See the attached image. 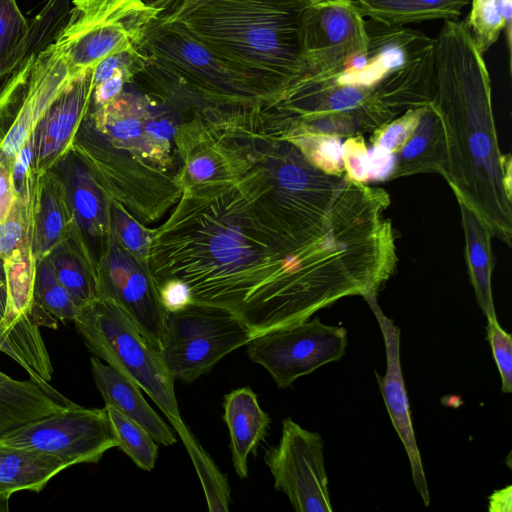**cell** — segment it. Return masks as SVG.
<instances>
[{"label": "cell", "instance_id": "1", "mask_svg": "<svg viewBox=\"0 0 512 512\" xmlns=\"http://www.w3.org/2000/svg\"><path fill=\"white\" fill-rule=\"evenodd\" d=\"M251 157V156H250ZM229 178L182 187L146 258L157 288L177 279L223 306L253 337L304 322L375 283L376 240L347 200L279 187L262 159Z\"/></svg>", "mask_w": 512, "mask_h": 512}, {"label": "cell", "instance_id": "2", "mask_svg": "<svg viewBox=\"0 0 512 512\" xmlns=\"http://www.w3.org/2000/svg\"><path fill=\"white\" fill-rule=\"evenodd\" d=\"M431 106L443 135L441 174L465 204L508 246L512 239L511 157L501 154L491 82L464 22L446 20L435 38Z\"/></svg>", "mask_w": 512, "mask_h": 512}, {"label": "cell", "instance_id": "3", "mask_svg": "<svg viewBox=\"0 0 512 512\" xmlns=\"http://www.w3.org/2000/svg\"><path fill=\"white\" fill-rule=\"evenodd\" d=\"M304 0H184L160 13L242 76L264 103L307 73Z\"/></svg>", "mask_w": 512, "mask_h": 512}, {"label": "cell", "instance_id": "4", "mask_svg": "<svg viewBox=\"0 0 512 512\" xmlns=\"http://www.w3.org/2000/svg\"><path fill=\"white\" fill-rule=\"evenodd\" d=\"M142 50L148 62L140 74L158 85L166 99L188 98L207 106L263 102L242 76L175 22L159 16Z\"/></svg>", "mask_w": 512, "mask_h": 512}, {"label": "cell", "instance_id": "5", "mask_svg": "<svg viewBox=\"0 0 512 512\" xmlns=\"http://www.w3.org/2000/svg\"><path fill=\"white\" fill-rule=\"evenodd\" d=\"M366 23V51L327 77L370 89L396 115L430 104L435 38L404 26Z\"/></svg>", "mask_w": 512, "mask_h": 512}, {"label": "cell", "instance_id": "6", "mask_svg": "<svg viewBox=\"0 0 512 512\" xmlns=\"http://www.w3.org/2000/svg\"><path fill=\"white\" fill-rule=\"evenodd\" d=\"M96 357L135 382L179 435L188 430L175 395L174 380L158 352L127 314L108 298L98 297L78 309L73 321Z\"/></svg>", "mask_w": 512, "mask_h": 512}, {"label": "cell", "instance_id": "7", "mask_svg": "<svg viewBox=\"0 0 512 512\" xmlns=\"http://www.w3.org/2000/svg\"><path fill=\"white\" fill-rule=\"evenodd\" d=\"M159 15L143 0H72L54 42L78 76L111 54L140 49Z\"/></svg>", "mask_w": 512, "mask_h": 512}, {"label": "cell", "instance_id": "8", "mask_svg": "<svg viewBox=\"0 0 512 512\" xmlns=\"http://www.w3.org/2000/svg\"><path fill=\"white\" fill-rule=\"evenodd\" d=\"M76 77L52 41L31 51L5 78L0 86V163L12 168L46 111Z\"/></svg>", "mask_w": 512, "mask_h": 512}, {"label": "cell", "instance_id": "9", "mask_svg": "<svg viewBox=\"0 0 512 512\" xmlns=\"http://www.w3.org/2000/svg\"><path fill=\"white\" fill-rule=\"evenodd\" d=\"M252 338L251 329L231 310L193 301L167 313L160 354L174 381L192 383Z\"/></svg>", "mask_w": 512, "mask_h": 512}, {"label": "cell", "instance_id": "10", "mask_svg": "<svg viewBox=\"0 0 512 512\" xmlns=\"http://www.w3.org/2000/svg\"><path fill=\"white\" fill-rule=\"evenodd\" d=\"M0 445L52 456L70 467L99 462L118 442L105 407L74 403L4 434Z\"/></svg>", "mask_w": 512, "mask_h": 512}, {"label": "cell", "instance_id": "11", "mask_svg": "<svg viewBox=\"0 0 512 512\" xmlns=\"http://www.w3.org/2000/svg\"><path fill=\"white\" fill-rule=\"evenodd\" d=\"M347 344L345 327L325 324L316 317L255 336L246 344V351L250 360L265 368L284 389L298 378L339 361Z\"/></svg>", "mask_w": 512, "mask_h": 512}, {"label": "cell", "instance_id": "12", "mask_svg": "<svg viewBox=\"0 0 512 512\" xmlns=\"http://www.w3.org/2000/svg\"><path fill=\"white\" fill-rule=\"evenodd\" d=\"M264 461L275 489L288 497L295 511H333L319 433L285 418L279 442L265 450Z\"/></svg>", "mask_w": 512, "mask_h": 512}, {"label": "cell", "instance_id": "13", "mask_svg": "<svg viewBox=\"0 0 512 512\" xmlns=\"http://www.w3.org/2000/svg\"><path fill=\"white\" fill-rule=\"evenodd\" d=\"M302 40L303 77L328 76L366 51L367 23L353 0H322L304 9Z\"/></svg>", "mask_w": 512, "mask_h": 512}, {"label": "cell", "instance_id": "14", "mask_svg": "<svg viewBox=\"0 0 512 512\" xmlns=\"http://www.w3.org/2000/svg\"><path fill=\"white\" fill-rule=\"evenodd\" d=\"M98 297L113 301L160 352L167 312L158 288L147 264H140V260L116 240L111 230L99 262Z\"/></svg>", "mask_w": 512, "mask_h": 512}, {"label": "cell", "instance_id": "15", "mask_svg": "<svg viewBox=\"0 0 512 512\" xmlns=\"http://www.w3.org/2000/svg\"><path fill=\"white\" fill-rule=\"evenodd\" d=\"M53 169L65 185L73 216L69 240L98 281L99 262L110 237L108 200L73 151Z\"/></svg>", "mask_w": 512, "mask_h": 512}, {"label": "cell", "instance_id": "16", "mask_svg": "<svg viewBox=\"0 0 512 512\" xmlns=\"http://www.w3.org/2000/svg\"><path fill=\"white\" fill-rule=\"evenodd\" d=\"M376 296L370 295L364 298L378 322L386 351L385 374L380 376L375 372V375L391 422L408 456L416 491L421 496L424 504L428 506L430 504L428 483L412 425L409 401L401 367V330L382 311Z\"/></svg>", "mask_w": 512, "mask_h": 512}, {"label": "cell", "instance_id": "17", "mask_svg": "<svg viewBox=\"0 0 512 512\" xmlns=\"http://www.w3.org/2000/svg\"><path fill=\"white\" fill-rule=\"evenodd\" d=\"M94 84L92 69L77 76L52 103L36 128L33 169L44 174L67 154L88 114Z\"/></svg>", "mask_w": 512, "mask_h": 512}, {"label": "cell", "instance_id": "18", "mask_svg": "<svg viewBox=\"0 0 512 512\" xmlns=\"http://www.w3.org/2000/svg\"><path fill=\"white\" fill-rule=\"evenodd\" d=\"M91 373L105 404L142 426L161 445L170 446L177 438L172 428L154 411L141 393V388L100 358H90Z\"/></svg>", "mask_w": 512, "mask_h": 512}, {"label": "cell", "instance_id": "19", "mask_svg": "<svg viewBox=\"0 0 512 512\" xmlns=\"http://www.w3.org/2000/svg\"><path fill=\"white\" fill-rule=\"evenodd\" d=\"M223 408V420L230 434L233 467L236 474L245 479L248 476V456L267 436L271 419L249 387L226 394Z\"/></svg>", "mask_w": 512, "mask_h": 512}, {"label": "cell", "instance_id": "20", "mask_svg": "<svg viewBox=\"0 0 512 512\" xmlns=\"http://www.w3.org/2000/svg\"><path fill=\"white\" fill-rule=\"evenodd\" d=\"M74 402L32 379L18 380L0 371V437Z\"/></svg>", "mask_w": 512, "mask_h": 512}, {"label": "cell", "instance_id": "21", "mask_svg": "<svg viewBox=\"0 0 512 512\" xmlns=\"http://www.w3.org/2000/svg\"><path fill=\"white\" fill-rule=\"evenodd\" d=\"M72 232L73 216L66 188L59 174L51 169L41 176L35 214L34 252L37 261L70 239Z\"/></svg>", "mask_w": 512, "mask_h": 512}, {"label": "cell", "instance_id": "22", "mask_svg": "<svg viewBox=\"0 0 512 512\" xmlns=\"http://www.w3.org/2000/svg\"><path fill=\"white\" fill-rule=\"evenodd\" d=\"M394 156L392 179L418 173L441 172L444 163L442 128L431 104L423 106L413 133Z\"/></svg>", "mask_w": 512, "mask_h": 512}, {"label": "cell", "instance_id": "23", "mask_svg": "<svg viewBox=\"0 0 512 512\" xmlns=\"http://www.w3.org/2000/svg\"><path fill=\"white\" fill-rule=\"evenodd\" d=\"M69 466L42 453L0 445V497L19 491L40 492Z\"/></svg>", "mask_w": 512, "mask_h": 512}, {"label": "cell", "instance_id": "24", "mask_svg": "<svg viewBox=\"0 0 512 512\" xmlns=\"http://www.w3.org/2000/svg\"><path fill=\"white\" fill-rule=\"evenodd\" d=\"M458 203L465 233V255L476 300L487 319L495 318L497 316L491 289L492 235L472 210Z\"/></svg>", "mask_w": 512, "mask_h": 512}, {"label": "cell", "instance_id": "25", "mask_svg": "<svg viewBox=\"0 0 512 512\" xmlns=\"http://www.w3.org/2000/svg\"><path fill=\"white\" fill-rule=\"evenodd\" d=\"M363 16L388 26L427 20H456L471 0H353Z\"/></svg>", "mask_w": 512, "mask_h": 512}, {"label": "cell", "instance_id": "26", "mask_svg": "<svg viewBox=\"0 0 512 512\" xmlns=\"http://www.w3.org/2000/svg\"><path fill=\"white\" fill-rule=\"evenodd\" d=\"M49 43L39 28L26 20L16 0H0V79L12 73L31 51Z\"/></svg>", "mask_w": 512, "mask_h": 512}, {"label": "cell", "instance_id": "27", "mask_svg": "<svg viewBox=\"0 0 512 512\" xmlns=\"http://www.w3.org/2000/svg\"><path fill=\"white\" fill-rule=\"evenodd\" d=\"M0 353L20 365L30 379L47 389H55L50 384L52 363L38 324L15 330H6L0 326Z\"/></svg>", "mask_w": 512, "mask_h": 512}, {"label": "cell", "instance_id": "28", "mask_svg": "<svg viewBox=\"0 0 512 512\" xmlns=\"http://www.w3.org/2000/svg\"><path fill=\"white\" fill-rule=\"evenodd\" d=\"M472 7L464 22L477 50L483 55L504 31L511 52L512 0H471Z\"/></svg>", "mask_w": 512, "mask_h": 512}, {"label": "cell", "instance_id": "29", "mask_svg": "<svg viewBox=\"0 0 512 512\" xmlns=\"http://www.w3.org/2000/svg\"><path fill=\"white\" fill-rule=\"evenodd\" d=\"M48 257L59 281L78 309L98 298L97 278L69 239L55 247Z\"/></svg>", "mask_w": 512, "mask_h": 512}, {"label": "cell", "instance_id": "30", "mask_svg": "<svg viewBox=\"0 0 512 512\" xmlns=\"http://www.w3.org/2000/svg\"><path fill=\"white\" fill-rule=\"evenodd\" d=\"M118 447L142 470L151 471L158 457V443L139 424L117 408L105 404Z\"/></svg>", "mask_w": 512, "mask_h": 512}, {"label": "cell", "instance_id": "31", "mask_svg": "<svg viewBox=\"0 0 512 512\" xmlns=\"http://www.w3.org/2000/svg\"><path fill=\"white\" fill-rule=\"evenodd\" d=\"M179 436L199 476L209 511L227 512L231 499L226 475L217 468L189 429Z\"/></svg>", "mask_w": 512, "mask_h": 512}, {"label": "cell", "instance_id": "32", "mask_svg": "<svg viewBox=\"0 0 512 512\" xmlns=\"http://www.w3.org/2000/svg\"><path fill=\"white\" fill-rule=\"evenodd\" d=\"M34 302L60 321H74L78 308L59 281L48 256L37 261Z\"/></svg>", "mask_w": 512, "mask_h": 512}, {"label": "cell", "instance_id": "33", "mask_svg": "<svg viewBox=\"0 0 512 512\" xmlns=\"http://www.w3.org/2000/svg\"><path fill=\"white\" fill-rule=\"evenodd\" d=\"M283 137L293 143L306 160L317 169L329 175H345L340 137L314 134Z\"/></svg>", "mask_w": 512, "mask_h": 512}, {"label": "cell", "instance_id": "34", "mask_svg": "<svg viewBox=\"0 0 512 512\" xmlns=\"http://www.w3.org/2000/svg\"><path fill=\"white\" fill-rule=\"evenodd\" d=\"M110 230L116 240L134 257L146 262L151 230L141 227L128 212L116 203L108 201Z\"/></svg>", "mask_w": 512, "mask_h": 512}, {"label": "cell", "instance_id": "35", "mask_svg": "<svg viewBox=\"0 0 512 512\" xmlns=\"http://www.w3.org/2000/svg\"><path fill=\"white\" fill-rule=\"evenodd\" d=\"M422 108L409 109L400 117L394 118L373 131L371 137L373 145L392 153L397 152L413 133Z\"/></svg>", "mask_w": 512, "mask_h": 512}, {"label": "cell", "instance_id": "36", "mask_svg": "<svg viewBox=\"0 0 512 512\" xmlns=\"http://www.w3.org/2000/svg\"><path fill=\"white\" fill-rule=\"evenodd\" d=\"M487 340L498 368L502 392H512V335L499 324L497 317L487 319Z\"/></svg>", "mask_w": 512, "mask_h": 512}, {"label": "cell", "instance_id": "37", "mask_svg": "<svg viewBox=\"0 0 512 512\" xmlns=\"http://www.w3.org/2000/svg\"><path fill=\"white\" fill-rule=\"evenodd\" d=\"M368 149L360 135L350 136L342 145V160L345 175L352 181L365 183L367 175Z\"/></svg>", "mask_w": 512, "mask_h": 512}, {"label": "cell", "instance_id": "38", "mask_svg": "<svg viewBox=\"0 0 512 512\" xmlns=\"http://www.w3.org/2000/svg\"><path fill=\"white\" fill-rule=\"evenodd\" d=\"M158 291L167 313L179 311L193 302L190 287L181 280L165 281L158 287Z\"/></svg>", "mask_w": 512, "mask_h": 512}, {"label": "cell", "instance_id": "39", "mask_svg": "<svg viewBox=\"0 0 512 512\" xmlns=\"http://www.w3.org/2000/svg\"><path fill=\"white\" fill-rule=\"evenodd\" d=\"M35 145L36 132L28 139L13 161L12 179L16 195H20L26 188L29 174L33 169Z\"/></svg>", "mask_w": 512, "mask_h": 512}, {"label": "cell", "instance_id": "40", "mask_svg": "<svg viewBox=\"0 0 512 512\" xmlns=\"http://www.w3.org/2000/svg\"><path fill=\"white\" fill-rule=\"evenodd\" d=\"M133 77L125 72H119L104 82L95 85L92 92L91 107H102L115 98L124 90L125 84L133 81Z\"/></svg>", "mask_w": 512, "mask_h": 512}, {"label": "cell", "instance_id": "41", "mask_svg": "<svg viewBox=\"0 0 512 512\" xmlns=\"http://www.w3.org/2000/svg\"><path fill=\"white\" fill-rule=\"evenodd\" d=\"M394 163V153L373 145L367 156L368 181H384L391 178Z\"/></svg>", "mask_w": 512, "mask_h": 512}, {"label": "cell", "instance_id": "42", "mask_svg": "<svg viewBox=\"0 0 512 512\" xmlns=\"http://www.w3.org/2000/svg\"><path fill=\"white\" fill-rule=\"evenodd\" d=\"M16 199L12 168L0 163V223L8 217Z\"/></svg>", "mask_w": 512, "mask_h": 512}, {"label": "cell", "instance_id": "43", "mask_svg": "<svg viewBox=\"0 0 512 512\" xmlns=\"http://www.w3.org/2000/svg\"><path fill=\"white\" fill-rule=\"evenodd\" d=\"M490 511H510L511 510V486L495 491L489 497Z\"/></svg>", "mask_w": 512, "mask_h": 512}, {"label": "cell", "instance_id": "44", "mask_svg": "<svg viewBox=\"0 0 512 512\" xmlns=\"http://www.w3.org/2000/svg\"><path fill=\"white\" fill-rule=\"evenodd\" d=\"M6 307V285L2 270V263L0 262V323L5 313Z\"/></svg>", "mask_w": 512, "mask_h": 512}, {"label": "cell", "instance_id": "45", "mask_svg": "<svg viewBox=\"0 0 512 512\" xmlns=\"http://www.w3.org/2000/svg\"><path fill=\"white\" fill-rule=\"evenodd\" d=\"M181 1H184V0H161L158 4L155 5V7L160 10V13H162L165 10H167L169 7L179 3ZM304 1L307 2L308 4H313V3H316V2H319L322 0H304Z\"/></svg>", "mask_w": 512, "mask_h": 512}, {"label": "cell", "instance_id": "46", "mask_svg": "<svg viewBox=\"0 0 512 512\" xmlns=\"http://www.w3.org/2000/svg\"><path fill=\"white\" fill-rule=\"evenodd\" d=\"M144 2H146L147 4L149 5H152V6H155L156 4H158L161 0H143Z\"/></svg>", "mask_w": 512, "mask_h": 512}]
</instances>
